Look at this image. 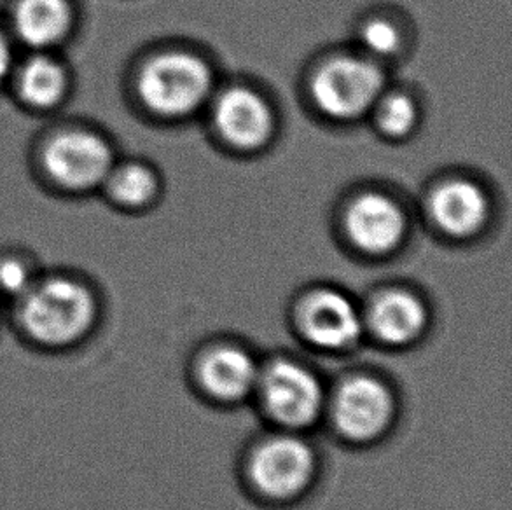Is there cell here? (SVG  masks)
Instances as JSON below:
<instances>
[{
    "label": "cell",
    "mask_w": 512,
    "mask_h": 510,
    "mask_svg": "<svg viewBox=\"0 0 512 510\" xmlns=\"http://www.w3.org/2000/svg\"><path fill=\"white\" fill-rule=\"evenodd\" d=\"M97 299L72 276L37 278L16 301V324L32 345L67 350L79 345L97 322Z\"/></svg>",
    "instance_id": "1"
},
{
    "label": "cell",
    "mask_w": 512,
    "mask_h": 510,
    "mask_svg": "<svg viewBox=\"0 0 512 510\" xmlns=\"http://www.w3.org/2000/svg\"><path fill=\"white\" fill-rule=\"evenodd\" d=\"M212 72L200 56L170 51L154 56L140 70L139 97L149 111L167 118L196 111L212 91Z\"/></svg>",
    "instance_id": "2"
},
{
    "label": "cell",
    "mask_w": 512,
    "mask_h": 510,
    "mask_svg": "<svg viewBox=\"0 0 512 510\" xmlns=\"http://www.w3.org/2000/svg\"><path fill=\"white\" fill-rule=\"evenodd\" d=\"M383 88V70L367 58L350 55L327 60L312 81L315 104L334 119L364 116L378 104Z\"/></svg>",
    "instance_id": "3"
},
{
    "label": "cell",
    "mask_w": 512,
    "mask_h": 510,
    "mask_svg": "<svg viewBox=\"0 0 512 510\" xmlns=\"http://www.w3.org/2000/svg\"><path fill=\"white\" fill-rule=\"evenodd\" d=\"M42 165L55 184L86 193L104 186L114 161L112 147L102 135L88 130L56 133L42 152Z\"/></svg>",
    "instance_id": "4"
},
{
    "label": "cell",
    "mask_w": 512,
    "mask_h": 510,
    "mask_svg": "<svg viewBox=\"0 0 512 510\" xmlns=\"http://www.w3.org/2000/svg\"><path fill=\"white\" fill-rule=\"evenodd\" d=\"M315 472V456L296 437H273L257 448L250 462V476L271 498H291L305 490Z\"/></svg>",
    "instance_id": "5"
},
{
    "label": "cell",
    "mask_w": 512,
    "mask_h": 510,
    "mask_svg": "<svg viewBox=\"0 0 512 510\" xmlns=\"http://www.w3.org/2000/svg\"><path fill=\"white\" fill-rule=\"evenodd\" d=\"M266 409L275 420L289 427L310 425L322 407V388L308 369L280 360L261 378Z\"/></svg>",
    "instance_id": "6"
},
{
    "label": "cell",
    "mask_w": 512,
    "mask_h": 510,
    "mask_svg": "<svg viewBox=\"0 0 512 510\" xmlns=\"http://www.w3.org/2000/svg\"><path fill=\"white\" fill-rule=\"evenodd\" d=\"M333 413L341 434L353 441H369L388 427L394 400L380 381L353 378L336 393Z\"/></svg>",
    "instance_id": "7"
},
{
    "label": "cell",
    "mask_w": 512,
    "mask_h": 510,
    "mask_svg": "<svg viewBox=\"0 0 512 510\" xmlns=\"http://www.w3.org/2000/svg\"><path fill=\"white\" fill-rule=\"evenodd\" d=\"M346 235L367 254H385L402 242L406 215L392 198L366 193L350 203L345 215Z\"/></svg>",
    "instance_id": "8"
},
{
    "label": "cell",
    "mask_w": 512,
    "mask_h": 510,
    "mask_svg": "<svg viewBox=\"0 0 512 510\" xmlns=\"http://www.w3.org/2000/svg\"><path fill=\"white\" fill-rule=\"evenodd\" d=\"M214 125L228 144L257 149L273 133V112L259 93L235 86L215 100Z\"/></svg>",
    "instance_id": "9"
},
{
    "label": "cell",
    "mask_w": 512,
    "mask_h": 510,
    "mask_svg": "<svg viewBox=\"0 0 512 510\" xmlns=\"http://www.w3.org/2000/svg\"><path fill=\"white\" fill-rule=\"evenodd\" d=\"M303 331L326 350H345L360 338L359 311L338 290H319L303 306Z\"/></svg>",
    "instance_id": "10"
},
{
    "label": "cell",
    "mask_w": 512,
    "mask_h": 510,
    "mask_svg": "<svg viewBox=\"0 0 512 510\" xmlns=\"http://www.w3.org/2000/svg\"><path fill=\"white\" fill-rule=\"evenodd\" d=\"M429 212L437 228L446 235L464 238L485 224L488 198L471 180H448L430 196Z\"/></svg>",
    "instance_id": "11"
},
{
    "label": "cell",
    "mask_w": 512,
    "mask_h": 510,
    "mask_svg": "<svg viewBox=\"0 0 512 510\" xmlns=\"http://www.w3.org/2000/svg\"><path fill=\"white\" fill-rule=\"evenodd\" d=\"M72 23L69 0H18L14 6V35L34 51H49L65 41Z\"/></svg>",
    "instance_id": "12"
},
{
    "label": "cell",
    "mask_w": 512,
    "mask_h": 510,
    "mask_svg": "<svg viewBox=\"0 0 512 510\" xmlns=\"http://www.w3.org/2000/svg\"><path fill=\"white\" fill-rule=\"evenodd\" d=\"M427 313L418 297L404 290H390L376 297L369 311L374 334L390 345H404L420 336Z\"/></svg>",
    "instance_id": "13"
},
{
    "label": "cell",
    "mask_w": 512,
    "mask_h": 510,
    "mask_svg": "<svg viewBox=\"0 0 512 510\" xmlns=\"http://www.w3.org/2000/svg\"><path fill=\"white\" fill-rule=\"evenodd\" d=\"M201 381L210 395L221 400L243 399L259 380L256 362L240 348H217L201 364Z\"/></svg>",
    "instance_id": "14"
},
{
    "label": "cell",
    "mask_w": 512,
    "mask_h": 510,
    "mask_svg": "<svg viewBox=\"0 0 512 510\" xmlns=\"http://www.w3.org/2000/svg\"><path fill=\"white\" fill-rule=\"evenodd\" d=\"M67 90L69 72L49 51H34L18 70V93L32 109H53L65 98Z\"/></svg>",
    "instance_id": "15"
},
{
    "label": "cell",
    "mask_w": 512,
    "mask_h": 510,
    "mask_svg": "<svg viewBox=\"0 0 512 510\" xmlns=\"http://www.w3.org/2000/svg\"><path fill=\"white\" fill-rule=\"evenodd\" d=\"M104 186L121 207L139 208L153 200L158 180L153 170L142 163H123L112 166Z\"/></svg>",
    "instance_id": "16"
},
{
    "label": "cell",
    "mask_w": 512,
    "mask_h": 510,
    "mask_svg": "<svg viewBox=\"0 0 512 510\" xmlns=\"http://www.w3.org/2000/svg\"><path fill=\"white\" fill-rule=\"evenodd\" d=\"M378 125L380 130L388 137H404L413 130L416 123V105L404 93H390L381 95L378 100Z\"/></svg>",
    "instance_id": "17"
},
{
    "label": "cell",
    "mask_w": 512,
    "mask_h": 510,
    "mask_svg": "<svg viewBox=\"0 0 512 510\" xmlns=\"http://www.w3.org/2000/svg\"><path fill=\"white\" fill-rule=\"evenodd\" d=\"M37 276L21 257L0 259V297H9L14 303L34 285Z\"/></svg>",
    "instance_id": "18"
},
{
    "label": "cell",
    "mask_w": 512,
    "mask_h": 510,
    "mask_svg": "<svg viewBox=\"0 0 512 510\" xmlns=\"http://www.w3.org/2000/svg\"><path fill=\"white\" fill-rule=\"evenodd\" d=\"M362 46L374 56H390L401 46L399 30L387 20L367 21L360 30Z\"/></svg>",
    "instance_id": "19"
},
{
    "label": "cell",
    "mask_w": 512,
    "mask_h": 510,
    "mask_svg": "<svg viewBox=\"0 0 512 510\" xmlns=\"http://www.w3.org/2000/svg\"><path fill=\"white\" fill-rule=\"evenodd\" d=\"M14 70V48L11 37L4 28H0V86L6 83L7 77Z\"/></svg>",
    "instance_id": "20"
}]
</instances>
